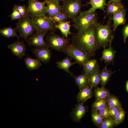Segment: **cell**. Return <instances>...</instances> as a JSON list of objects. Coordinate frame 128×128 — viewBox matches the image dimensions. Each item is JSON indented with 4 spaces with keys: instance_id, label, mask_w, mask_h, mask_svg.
Masks as SVG:
<instances>
[{
    "instance_id": "cell-24",
    "label": "cell",
    "mask_w": 128,
    "mask_h": 128,
    "mask_svg": "<svg viewBox=\"0 0 128 128\" xmlns=\"http://www.w3.org/2000/svg\"><path fill=\"white\" fill-rule=\"evenodd\" d=\"M107 63L105 68L100 72V83L103 87H105L109 80L112 74L114 72L112 71L107 68Z\"/></svg>"
},
{
    "instance_id": "cell-3",
    "label": "cell",
    "mask_w": 128,
    "mask_h": 128,
    "mask_svg": "<svg viewBox=\"0 0 128 128\" xmlns=\"http://www.w3.org/2000/svg\"><path fill=\"white\" fill-rule=\"evenodd\" d=\"M97 16L95 11L89 13L85 11L73 18L72 26L77 31L84 30L97 23Z\"/></svg>"
},
{
    "instance_id": "cell-40",
    "label": "cell",
    "mask_w": 128,
    "mask_h": 128,
    "mask_svg": "<svg viewBox=\"0 0 128 128\" xmlns=\"http://www.w3.org/2000/svg\"><path fill=\"white\" fill-rule=\"evenodd\" d=\"M125 87L126 91L128 93V79L126 82Z\"/></svg>"
},
{
    "instance_id": "cell-41",
    "label": "cell",
    "mask_w": 128,
    "mask_h": 128,
    "mask_svg": "<svg viewBox=\"0 0 128 128\" xmlns=\"http://www.w3.org/2000/svg\"><path fill=\"white\" fill-rule=\"evenodd\" d=\"M121 0H110L109 3H113L114 2H120Z\"/></svg>"
},
{
    "instance_id": "cell-30",
    "label": "cell",
    "mask_w": 128,
    "mask_h": 128,
    "mask_svg": "<svg viewBox=\"0 0 128 128\" xmlns=\"http://www.w3.org/2000/svg\"><path fill=\"white\" fill-rule=\"evenodd\" d=\"M107 98L96 100L92 104L91 110L98 111L105 107L107 105Z\"/></svg>"
},
{
    "instance_id": "cell-5",
    "label": "cell",
    "mask_w": 128,
    "mask_h": 128,
    "mask_svg": "<svg viewBox=\"0 0 128 128\" xmlns=\"http://www.w3.org/2000/svg\"><path fill=\"white\" fill-rule=\"evenodd\" d=\"M15 28L20 37L27 41V37L36 30L35 26L30 16L27 14L18 20Z\"/></svg>"
},
{
    "instance_id": "cell-39",
    "label": "cell",
    "mask_w": 128,
    "mask_h": 128,
    "mask_svg": "<svg viewBox=\"0 0 128 128\" xmlns=\"http://www.w3.org/2000/svg\"><path fill=\"white\" fill-rule=\"evenodd\" d=\"M122 33L124 42L125 43L126 39L128 37V24L126 25L123 26L122 30Z\"/></svg>"
},
{
    "instance_id": "cell-23",
    "label": "cell",
    "mask_w": 128,
    "mask_h": 128,
    "mask_svg": "<svg viewBox=\"0 0 128 128\" xmlns=\"http://www.w3.org/2000/svg\"><path fill=\"white\" fill-rule=\"evenodd\" d=\"M75 82L79 89L88 85V74L83 72L82 74L76 76H73Z\"/></svg>"
},
{
    "instance_id": "cell-25",
    "label": "cell",
    "mask_w": 128,
    "mask_h": 128,
    "mask_svg": "<svg viewBox=\"0 0 128 128\" xmlns=\"http://www.w3.org/2000/svg\"><path fill=\"white\" fill-rule=\"evenodd\" d=\"M83 65L84 72L88 74L95 70L99 66L97 60L95 59L89 60Z\"/></svg>"
},
{
    "instance_id": "cell-12",
    "label": "cell",
    "mask_w": 128,
    "mask_h": 128,
    "mask_svg": "<svg viewBox=\"0 0 128 128\" xmlns=\"http://www.w3.org/2000/svg\"><path fill=\"white\" fill-rule=\"evenodd\" d=\"M84 102H78L71 112L70 116L73 121L80 122L87 112L88 108L84 105Z\"/></svg>"
},
{
    "instance_id": "cell-21",
    "label": "cell",
    "mask_w": 128,
    "mask_h": 128,
    "mask_svg": "<svg viewBox=\"0 0 128 128\" xmlns=\"http://www.w3.org/2000/svg\"><path fill=\"white\" fill-rule=\"evenodd\" d=\"M70 21H66L56 24L55 27L56 29H59L63 36L68 38V36L71 34L70 31L72 25L70 24Z\"/></svg>"
},
{
    "instance_id": "cell-34",
    "label": "cell",
    "mask_w": 128,
    "mask_h": 128,
    "mask_svg": "<svg viewBox=\"0 0 128 128\" xmlns=\"http://www.w3.org/2000/svg\"><path fill=\"white\" fill-rule=\"evenodd\" d=\"M125 112L122 108L120 109L114 119L117 125L123 122L125 116Z\"/></svg>"
},
{
    "instance_id": "cell-2",
    "label": "cell",
    "mask_w": 128,
    "mask_h": 128,
    "mask_svg": "<svg viewBox=\"0 0 128 128\" xmlns=\"http://www.w3.org/2000/svg\"><path fill=\"white\" fill-rule=\"evenodd\" d=\"M112 18L111 16L105 25H101L97 22L95 25L97 49L101 47L105 48L113 38L114 34L112 33V30L110 27Z\"/></svg>"
},
{
    "instance_id": "cell-36",
    "label": "cell",
    "mask_w": 128,
    "mask_h": 128,
    "mask_svg": "<svg viewBox=\"0 0 128 128\" xmlns=\"http://www.w3.org/2000/svg\"><path fill=\"white\" fill-rule=\"evenodd\" d=\"M13 12L10 15L12 20L17 19L19 20L23 17L20 13L15 8L13 7Z\"/></svg>"
},
{
    "instance_id": "cell-17",
    "label": "cell",
    "mask_w": 128,
    "mask_h": 128,
    "mask_svg": "<svg viewBox=\"0 0 128 128\" xmlns=\"http://www.w3.org/2000/svg\"><path fill=\"white\" fill-rule=\"evenodd\" d=\"M112 41L110 42L108 48H104L102 52L101 60H104L106 63H114V60L115 57L116 51L114 50L111 45Z\"/></svg>"
},
{
    "instance_id": "cell-15",
    "label": "cell",
    "mask_w": 128,
    "mask_h": 128,
    "mask_svg": "<svg viewBox=\"0 0 128 128\" xmlns=\"http://www.w3.org/2000/svg\"><path fill=\"white\" fill-rule=\"evenodd\" d=\"M126 9L123 8L116 13L113 14V33L117 27L121 25L124 24L126 22L125 18Z\"/></svg>"
},
{
    "instance_id": "cell-37",
    "label": "cell",
    "mask_w": 128,
    "mask_h": 128,
    "mask_svg": "<svg viewBox=\"0 0 128 128\" xmlns=\"http://www.w3.org/2000/svg\"><path fill=\"white\" fill-rule=\"evenodd\" d=\"M14 7L18 11L23 17L25 16L27 14L26 12V9L25 5H14Z\"/></svg>"
},
{
    "instance_id": "cell-19",
    "label": "cell",
    "mask_w": 128,
    "mask_h": 128,
    "mask_svg": "<svg viewBox=\"0 0 128 128\" xmlns=\"http://www.w3.org/2000/svg\"><path fill=\"white\" fill-rule=\"evenodd\" d=\"M90 4L92 7L88 10L85 11L86 13H89L95 11L97 9H100L103 10L105 12L104 10L105 6H107L106 0H90L86 5Z\"/></svg>"
},
{
    "instance_id": "cell-22",
    "label": "cell",
    "mask_w": 128,
    "mask_h": 128,
    "mask_svg": "<svg viewBox=\"0 0 128 128\" xmlns=\"http://www.w3.org/2000/svg\"><path fill=\"white\" fill-rule=\"evenodd\" d=\"M24 61L26 67L29 70H36L42 65L41 61L37 58L34 59L27 56Z\"/></svg>"
},
{
    "instance_id": "cell-1",
    "label": "cell",
    "mask_w": 128,
    "mask_h": 128,
    "mask_svg": "<svg viewBox=\"0 0 128 128\" xmlns=\"http://www.w3.org/2000/svg\"><path fill=\"white\" fill-rule=\"evenodd\" d=\"M95 25L84 30L78 31L72 36L71 44L89 57L94 56L97 49Z\"/></svg>"
},
{
    "instance_id": "cell-6",
    "label": "cell",
    "mask_w": 128,
    "mask_h": 128,
    "mask_svg": "<svg viewBox=\"0 0 128 128\" xmlns=\"http://www.w3.org/2000/svg\"><path fill=\"white\" fill-rule=\"evenodd\" d=\"M35 26L36 32L50 31L56 30L55 24L45 15H30Z\"/></svg>"
},
{
    "instance_id": "cell-38",
    "label": "cell",
    "mask_w": 128,
    "mask_h": 128,
    "mask_svg": "<svg viewBox=\"0 0 128 128\" xmlns=\"http://www.w3.org/2000/svg\"><path fill=\"white\" fill-rule=\"evenodd\" d=\"M120 109L116 108L109 107L108 113L109 116L111 119H114L118 113Z\"/></svg>"
},
{
    "instance_id": "cell-28",
    "label": "cell",
    "mask_w": 128,
    "mask_h": 128,
    "mask_svg": "<svg viewBox=\"0 0 128 128\" xmlns=\"http://www.w3.org/2000/svg\"><path fill=\"white\" fill-rule=\"evenodd\" d=\"M94 94L96 100L107 98L110 94L108 89L102 87L100 88H97L94 90Z\"/></svg>"
},
{
    "instance_id": "cell-9",
    "label": "cell",
    "mask_w": 128,
    "mask_h": 128,
    "mask_svg": "<svg viewBox=\"0 0 128 128\" xmlns=\"http://www.w3.org/2000/svg\"><path fill=\"white\" fill-rule=\"evenodd\" d=\"M46 1L38 2L34 0H28V6L26 8L27 14L30 15H38L47 13Z\"/></svg>"
},
{
    "instance_id": "cell-29",
    "label": "cell",
    "mask_w": 128,
    "mask_h": 128,
    "mask_svg": "<svg viewBox=\"0 0 128 128\" xmlns=\"http://www.w3.org/2000/svg\"><path fill=\"white\" fill-rule=\"evenodd\" d=\"M107 104L110 107L119 109L122 108L121 104L118 98L110 94L107 98Z\"/></svg>"
},
{
    "instance_id": "cell-13",
    "label": "cell",
    "mask_w": 128,
    "mask_h": 128,
    "mask_svg": "<svg viewBox=\"0 0 128 128\" xmlns=\"http://www.w3.org/2000/svg\"><path fill=\"white\" fill-rule=\"evenodd\" d=\"M48 46L35 47L33 48L31 51L41 62L46 63L50 61L51 56V52Z\"/></svg>"
},
{
    "instance_id": "cell-7",
    "label": "cell",
    "mask_w": 128,
    "mask_h": 128,
    "mask_svg": "<svg viewBox=\"0 0 128 128\" xmlns=\"http://www.w3.org/2000/svg\"><path fill=\"white\" fill-rule=\"evenodd\" d=\"M82 0H64L63 1L62 12L67 15L69 18H74L81 12L83 5Z\"/></svg>"
},
{
    "instance_id": "cell-43",
    "label": "cell",
    "mask_w": 128,
    "mask_h": 128,
    "mask_svg": "<svg viewBox=\"0 0 128 128\" xmlns=\"http://www.w3.org/2000/svg\"><path fill=\"white\" fill-rule=\"evenodd\" d=\"M20 1H24L25 0H20ZM35 0V1H38L39 0Z\"/></svg>"
},
{
    "instance_id": "cell-35",
    "label": "cell",
    "mask_w": 128,
    "mask_h": 128,
    "mask_svg": "<svg viewBox=\"0 0 128 128\" xmlns=\"http://www.w3.org/2000/svg\"><path fill=\"white\" fill-rule=\"evenodd\" d=\"M109 107L107 104L105 107L97 111L103 119H112L110 117L109 114Z\"/></svg>"
},
{
    "instance_id": "cell-20",
    "label": "cell",
    "mask_w": 128,
    "mask_h": 128,
    "mask_svg": "<svg viewBox=\"0 0 128 128\" xmlns=\"http://www.w3.org/2000/svg\"><path fill=\"white\" fill-rule=\"evenodd\" d=\"M100 72L99 66L95 70L88 74V85L95 88L100 83Z\"/></svg>"
},
{
    "instance_id": "cell-26",
    "label": "cell",
    "mask_w": 128,
    "mask_h": 128,
    "mask_svg": "<svg viewBox=\"0 0 128 128\" xmlns=\"http://www.w3.org/2000/svg\"><path fill=\"white\" fill-rule=\"evenodd\" d=\"M106 9L107 15L113 14L124 8L123 5L120 2L109 3L107 4Z\"/></svg>"
},
{
    "instance_id": "cell-10",
    "label": "cell",
    "mask_w": 128,
    "mask_h": 128,
    "mask_svg": "<svg viewBox=\"0 0 128 128\" xmlns=\"http://www.w3.org/2000/svg\"><path fill=\"white\" fill-rule=\"evenodd\" d=\"M47 32H36L27 38V44L29 46H33L36 48L48 46L44 39Z\"/></svg>"
},
{
    "instance_id": "cell-33",
    "label": "cell",
    "mask_w": 128,
    "mask_h": 128,
    "mask_svg": "<svg viewBox=\"0 0 128 128\" xmlns=\"http://www.w3.org/2000/svg\"><path fill=\"white\" fill-rule=\"evenodd\" d=\"M117 125L114 119H103L99 127L101 128H112Z\"/></svg>"
},
{
    "instance_id": "cell-18",
    "label": "cell",
    "mask_w": 128,
    "mask_h": 128,
    "mask_svg": "<svg viewBox=\"0 0 128 128\" xmlns=\"http://www.w3.org/2000/svg\"><path fill=\"white\" fill-rule=\"evenodd\" d=\"M71 59L70 57L69 58V56L67 55L66 58L61 61L56 62V64L57 67L59 69H63L73 77V75L72 73L69 71V69L72 66L77 64V63L75 61L72 62Z\"/></svg>"
},
{
    "instance_id": "cell-4",
    "label": "cell",
    "mask_w": 128,
    "mask_h": 128,
    "mask_svg": "<svg viewBox=\"0 0 128 128\" xmlns=\"http://www.w3.org/2000/svg\"><path fill=\"white\" fill-rule=\"evenodd\" d=\"M46 41L48 47L64 53L67 46L69 43V39L65 38L64 36H60L53 32H50L46 35Z\"/></svg>"
},
{
    "instance_id": "cell-32",
    "label": "cell",
    "mask_w": 128,
    "mask_h": 128,
    "mask_svg": "<svg viewBox=\"0 0 128 128\" xmlns=\"http://www.w3.org/2000/svg\"><path fill=\"white\" fill-rule=\"evenodd\" d=\"M91 117L93 122L94 124L99 127L103 119L97 111L91 110Z\"/></svg>"
},
{
    "instance_id": "cell-11",
    "label": "cell",
    "mask_w": 128,
    "mask_h": 128,
    "mask_svg": "<svg viewBox=\"0 0 128 128\" xmlns=\"http://www.w3.org/2000/svg\"><path fill=\"white\" fill-rule=\"evenodd\" d=\"M7 47L13 55L19 59L23 58L25 55L26 47L23 41H19L18 39L16 41L8 45Z\"/></svg>"
},
{
    "instance_id": "cell-31",
    "label": "cell",
    "mask_w": 128,
    "mask_h": 128,
    "mask_svg": "<svg viewBox=\"0 0 128 128\" xmlns=\"http://www.w3.org/2000/svg\"><path fill=\"white\" fill-rule=\"evenodd\" d=\"M49 18L55 24L67 21L69 17L62 12L55 15L49 16Z\"/></svg>"
},
{
    "instance_id": "cell-27",
    "label": "cell",
    "mask_w": 128,
    "mask_h": 128,
    "mask_svg": "<svg viewBox=\"0 0 128 128\" xmlns=\"http://www.w3.org/2000/svg\"><path fill=\"white\" fill-rule=\"evenodd\" d=\"M15 28H13L9 26L0 29V33L4 37L8 38L16 37L19 39L20 37L17 34Z\"/></svg>"
},
{
    "instance_id": "cell-42",
    "label": "cell",
    "mask_w": 128,
    "mask_h": 128,
    "mask_svg": "<svg viewBox=\"0 0 128 128\" xmlns=\"http://www.w3.org/2000/svg\"><path fill=\"white\" fill-rule=\"evenodd\" d=\"M55 0L56 1H57L59 2L60 1H64V0Z\"/></svg>"
},
{
    "instance_id": "cell-8",
    "label": "cell",
    "mask_w": 128,
    "mask_h": 128,
    "mask_svg": "<svg viewBox=\"0 0 128 128\" xmlns=\"http://www.w3.org/2000/svg\"><path fill=\"white\" fill-rule=\"evenodd\" d=\"M65 53L77 64L82 65L89 60L90 57L87 54L71 44L67 46Z\"/></svg>"
},
{
    "instance_id": "cell-16",
    "label": "cell",
    "mask_w": 128,
    "mask_h": 128,
    "mask_svg": "<svg viewBox=\"0 0 128 128\" xmlns=\"http://www.w3.org/2000/svg\"><path fill=\"white\" fill-rule=\"evenodd\" d=\"M93 87L88 85L80 89L76 96L78 102H85L87 100L93 96L92 90Z\"/></svg>"
},
{
    "instance_id": "cell-14",
    "label": "cell",
    "mask_w": 128,
    "mask_h": 128,
    "mask_svg": "<svg viewBox=\"0 0 128 128\" xmlns=\"http://www.w3.org/2000/svg\"><path fill=\"white\" fill-rule=\"evenodd\" d=\"M46 4L47 13L49 16H53L62 12V6L59 2L54 0H44Z\"/></svg>"
}]
</instances>
